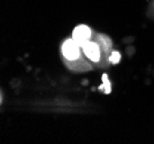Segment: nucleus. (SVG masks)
I'll return each mask as SVG.
<instances>
[{"label": "nucleus", "instance_id": "obj_1", "mask_svg": "<svg viewBox=\"0 0 154 144\" xmlns=\"http://www.w3.org/2000/svg\"><path fill=\"white\" fill-rule=\"evenodd\" d=\"M81 46L77 44L75 40L72 39H67L62 44L61 47V52L63 54V57L69 61H75L79 58L81 55Z\"/></svg>", "mask_w": 154, "mask_h": 144}, {"label": "nucleus", "instance_id": "obj_2", "mask_svg": "<svg viewBox=\"0 0 154 144\" xmlns=\"http://www.w3.org/2000/svg\"><path fill=\"white\" fill-rule=\"evenodd\" d=\"M91 36H92L91 29L88 26H84V24L76 27L72 31V39L75 40L81 47L90 40Z\"/></svg>", "mask_w": 154, "mask_h": 144}, {"label": "nucleus", "instance_id": "obj_3", "mask_svg": "<svg viewBox=\"0 0 154 144\" xmlns=\"http://www.w3.org/2000/svg\"><path fill=\"white\" fill-rule=\"evenodd\" d=\"M82 50H83L84 54L88 57V59H90L91 61H99L100 59V46L98 45L94 42H88L86 44H84L82 46Z\"/></svg>", "mask_w": 154, "mask_h": 144}, {"label": "nucleus", "instance_id": "obj_4", "mask_svg": "<svg viewBox=\"0 0 154 144\" xmlns=\"http://www.w3.org/2000/svg\"><path fill=\"white\" fill-rule=\"evenodd\" d=\"M98 38L100 39V43L103 45L105 51H109V49H110V46H112V42H110V39L107 38V37H105V36H99Z\"/></svg>", "mask_w": 154, "mask_h": 144}, {"label": "nucleus", "instance_id": "obj_5", "mask_svg": "<svg viewBox=\"0 0 154 144\" xmlns=\"http://www.w3.org/2000/svg\"><path fill=\"white\" fill-rule=\"evenodd\" d=\"M120 60H121V54L117 51H113L110 57H109V61L112 64H117V62H120Z\"/></svg>", "mask_w": 154, "mask_h": 144}, {"label": "nucleus", "instance_id": "obj_6", "mask_svg": "<svg viewBox=\"0 0 154 144\" xmlns=\"http://www.w3.org/2000/svg\"><path fill=\"white\" fill-rule=\"evenodd\" d=\"M103 91L106 92V93H109L110 92V83H109L108 77H107L106 74L103 75Z\"/></svg>", "mask_w": 154, "mask_h": 144}]
</instances>
